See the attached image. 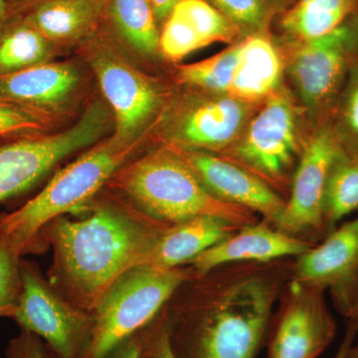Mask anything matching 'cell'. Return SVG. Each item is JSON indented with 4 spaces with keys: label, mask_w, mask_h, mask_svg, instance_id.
<instances>
[{
    "label": "cell",
    "mask_w": 358,
    "mask_h": 358,
    "mask_svg": "<svg viewBox=\"0 0 358 358\" xmlns=\"http://www.w3.org/2000/svg\"><path fill=\"white\" fill-rule=\"evenodd\" d=\"M45 0H7L6 20L20 15Z\"/></svg>",
    "instance_id": "obj_34"
},
{
    "label": "cell",
    "mask_w": 358,
    "mask_h": 358,
    "mask_svg": "<svg viewBox=\"0 0 358 358\" xmlns=\"http://www.w3.org/2000/svg\"><path fill=\"white\" fill-rule=\"evenodd\" d=\"M106 6L107 0H45L17 16L58 43L95 34L106 18Z\"/></svg>",
    "instance_id": "obj_21"
},
{
    "label": "cell",
    "mask_w": 358,
    "mask_h": 358,
    "mask_svg": "<svg viewBox=\"0 0 358 358\" xmlns=\"http://www.w3.org/2000/svg\"><path fill=\"white\" fill-rule=\"evenodd\" d=\"M195 275L190 266L160 270L148 265L122 275L92 313L94 334L86 358H106L124 339L147 327Z\"/></svg>",
    "instance_id": "obj_5"
},
{
    "label": "cell",
    "mask_w": 358,
    "mask_h": 358,
    "mask_svg": "<svg viewBox=\"0 0 358 358\" xmlns=\"http://www.w3.org/2000/svg\"><path fill=\"white\" fill-rule=\"evenodd\" d=\"M357 336V327L352 320H348V327L346 329L345 338L341 341V346H339L338 353H336L334 358H345L350 350V346L355 343V338Z\"/></svg>",
    "instance_id": "obj_36"
},
{
    "label": "cell",
    "mask_w": 358,
    "mask_h": 358,
    "mask_svg": "<svg viewBox=\"0 0 358 358\" xmlns=\"http://www.w3.org/2000/svg\"><path fill=\"white\" fill-rule=\"evenodd\" d=\"M114 199L94 202L81 218L54 219L40 237L39 248L53 250L48 282L71 305L90 313L122 275L147 265L169 226Z\"/></svg>",
    "instance_id": "obj_2"
},
{
    "label": "cell",
    "mask_w": 358,
    "mask_h": 358,
    "mask_svg": "<svg viewBox=\"0 0 358 358\" xmlns=\"http://www.w3.org/2000/svg\"><path fill=\"white\" fill-rule=\"evenodd\" d=\"M239 37L237 28L206 0H179L162 25L159 51L176 62L213 43L234 44Z\"/></svg>",
    "instance_id": "obj_17"
},
{
    "label": "cell",
    "mask_w": 358,
    "mask_h": 358,
    "mask_svg": "<svg viewBox=\"0 0 358 358\" xmlns=\"http://www.w3.org/2000/svg\"><path fill=\"white\" fill-rule=\"evenodd\" d=\"M21 258L0 243V317L13 319L17 308L22 289Z\"/></svg>",
    "instance_id": "obj_30"
},
{
    "label": "cell",
    "mask_w": 358,
    "mask_h": 358,
    "mask_svg": "<svg viewBox=\"0 0 358 358\" xmlns=\"http://www.w3.org/2000/svg\"><path fill=\"white\" fill-rule=\"evenodd\" d=\"M260 105L226 93L201 91L185 96L174 102L162 117V136L166 145L174 147L211 154L227 152Z\"/></svg>",
    "instance_id": "obj_9"
},
{
    "label": "cell",
    "mask_w": 358,
    "mask_h": 358,
    "mask_svg": "<svg viewBox=\"0 0 358 358\" xmlns=\"http://www.w3.org/2000/svg\"><path fill=\"white\" fill-rule=\"evenodd\" d=\"M281 56L266 33L240 41L239 57L231 82L229 95L261 103L279 91L282 81Z\"/></svg>",
    "instance_id": "obj_20"
},
{
    "label": "cell",
    "mask_w": 358,
    "mask_h": 358,
    "mask_svg": "<svg viewBox=\"0 0 358 358\" xmlns=\"http://www.w3.org/2000/svg\"><path fill=\"white\" fill-rule=\"evenodd\" d=\"M341 150L343 145L329 122L320 124L306 141L284 211L275 225L278 229L301 239L327 235L324 203L327 178Z\"/></svg>",
    "instance_id": "obj_11"
},
{
    "label": "cell",
    "mask_w": 358,
    "mask_h": 358,
    "mask_svg": "<svg viewBox=\"0 0 358 358\" xmlns=\"http://www.w3.org/2000/svg\"><path fill=\"white\" fill-rule=\"evenodd\" d=\"M96 53L91 65L112 108L115 136L124 141L138 140L136 134L159 109V92L152 81L109 50L99 49Z\"/></svg>",
    "instance_id": "obj_15"
},
{
    "label": "cell",
    "mask_w": 358,
    "mask_h": 358,
    "mask_svg": "<svg viewBox=\"0 0 358 358\" xmlns=\"http://www.w3.org/2000/svg\"><path fill=\"white\" fill-rule=\"evenodd\" d=\"M292 279L329 289L338 312L348 319L358 289V216L299 256Z\"/></svg>",
    "instance_id": "obj_12"
},
{
    "label": "cell",
    "mask_w": 358,
    "mask_h": 358,
    "mask_svg": "<svg viewBox=\"0 0 358 358\" xmlns=\"http://www.w3.org/2000/svg\"><path fill=\"white\" fill-rule=\"evenodd\" d=\"M106 187L136 210L166 225L197 216H216L240 227L255 223L254 212L211 194L169 145L129 160Z\"/></svg>",
    "instance_id": "obj_4"
},
{
    "label": "cell",
    "mask_w": 358,
    "mask_h": 358,
    "mask_svg": "<svg viewBox=\"0 0 358 358\" xmlns=\"http://www.w3.org/2000/svg\"><path fill=\"white\" fill-rule=\"evenodd\" d=\"M275 1H284V0H273V2H275Z\"/></svg>",
    "instance_id": "obj_40"
},
{
    "label": "cell",
    "mask_w": 358,
    "mask_h": 358,
    "mask_svg": "<svg viewBox=\"0 0 358 358\" xmlns=\"http://www.w3.org/2000/svg\"><path fill=\"white\" fill-rule=\"evenodd\" d=\"M145 327L124 339L106 358H143Z\"/></svg>",
    "instance_id": "obj_33"
},
{
    "label": "cell",
    "mask_w": 358,
    "mask_h": 358,
    "mask_svg": "<svg viewBox=\"0 0 358 358\" xmlns=\"http://www.w3.org/2000/svg\"><path fill=\"white\" fill-rule=\"evenodd\" d=\"M237 263L195 275L164 307L178 358H257L282 294L287 266Z\"/></svg>",
    "instance_id": "obj_1"
},
{
    "label": "cell",
    "mask_w": 358,
    "mask_h": 358,
    "mask_svg": "<svg viewBox=\"0 0 358 358\" xmlns=\"http://www.w3.org/2000/svg\"><path fill=\"white\" fill-rule=\"evenodd\" d=\"M228 157L275 192L291 183L289 173L301 152L296 110L287 94L275 92L261 103Z\"/></svg>",
    "instance_id": "obj_7"
},
{
    "label": "cell",
    "mask_w": 358,
    "mask_h": 358,
    "mask_svg": "<svg viewBox=\"0 0 358 358\" xmlns=\"http://www.w3.org/2000/svg\"><path fill=\"white\" fill-rule=\"evenodd\" d=\"M312 246L307 240L278 229L268 221H257L207 249L193 259L189 266L195 275H202L230 264H265L299 257Z\"/></svg>",
    "instance_id": "obj_16"
},
{
    "label": "cell",
    "mask_w": 358,
    "mask_h": 358,
    "mask_svg": "<svg viewBox=\"0 0 358 358\" xmlns=\"http://www.w3.org/2000/svg\"><path fill=\"white\" fill-rule=\"evenodd\" d=\"M350 320L355 322L358 334V289L357 296H355V303H353L352 313H350V317H348V320ZM345 358H358V341L355 345V343H352V345L350 346V350H348Z\"/></svg>",
    "instance_id": "obj_37"
},
{
    "label": "cell",
    "mask_w": 358,
    "mask_h": 358,
    "mask_svg": "<svg viewBox=\"0 0 358 358\" xmlns=\"http://www.w3.org/2000/svg\"><path fill=\"white\" fill-rule=\"evenodd\" d=\"M143 358H145V357H143Z\"/></svg>",
    "instance_id": "obj_41"
},
{
    "label": "cell",
    "mask_w": 358,
    "mask_h": 358,
    "mask_svg": "<svg viewBox=\"0 0 358 358\" xmlns=\"http://www.w3.org/2000/svg\"><path fill=\"white\" fill-rule=\"evenodd\" d=\"M145 358H178L171 346L164 308L147 327H145Z\"/></svg>",
    "instance_id": "obj_31"
},
{
    "label": "cell",
    "mask_w": 358,
    "mask_h": 358,
    "mask_svg": "<svg viewBox=\"0 0 358 358\" xmlns=\"http://www.w3.org/2000/svg\"><path fill=\"white\" fill-rule=\"evenodd\" d=\"M326 289L292 279L268 331V358H317L333 343L338 326Z\"/></svg>",
    "instance_id": "obj_10"
},
{
    "label": "cell",
    "mask_w": 358,
    "mask_h": 358,
    "mask_svg": "<svg viewBox=\"0 0 358 358\" xmlns=\"http://www.w3.org/2000/svg\"><path fill=\"white\" fill-rule=\"evenodd\" d=\"M296 47L288 73L301 105L315 120L331 115L358 60V13L329 34Z\"/></svg>",
    "instance_id": "obj_8"
},
{
    "label": "cell",
    "mask_w": 358,
    "mask_h": 358,
    "mask_svg": "<svg viewBox=\"0 0 358 358\" xmlns=\"http://www.w3.org/2000/svg\"><path fill=\"white\" fill-rule=\"evenodd\" d=\"M6 358H47L46 348L36 334L20 329V333L9 341Z\"/></svg>",
    "instance_id": "obj_32"
},
{
    "label": "cell",
    "mask_w": 358,
    "mask_h": 358,
    "mask_svg": "<svg viewBox=\"0 0 358 358\" xmlns=\"http://www.w3.org/2000/svg\"><path fill=\"white\" fill-rule=\"evenodd\" d=\"M237 28L241 37L266 33L273 0H206Z\"/></svg>",
    "instance_id": "obj_28"
},
{
    "label": "cell",
    "mask_w": 358,
    "mask_h": 358,
    "mask_svg": "<svg viewBox=\"0 0 358 358\" xmlns=\"http://www.w3.org/2000/svg\"><path fill=\"white\" fill-rule=\"evenodd\" d=\"M357 13L358 0H296L280 27L294 43H303L329 34Z\"/></svg>",
    "instance_id": "obj_22"
},
{
    "label": "cell",
    "mask_w": 358,
    "mask_h": 358,
    "mask_svg": "<svg viewBox=\"0 0 358 358\" xmlns=\"http://www.w3.org/2000/svg\"><path fill=\"white\" fill-rule=\"evenodd\" d=\"M46 355H47V358H54L53 357H52V355H50V353H49L48 352H47V350H46Z\"/></svg>",
    "instance_id": "obj_39"
},
{
    "label": "cell",
    "mask_w": 358,
    "mask_h": 358,
    "mask_svg": "<svg viewBox=\"0 0 358 358\" xmlns=\"http://www.w3.org/2000/svg\"><path fill=\"white\" fill-rule=\"evenodd\" d=\"M53 44L21 16L0 26V77L48 62Z\"/></svg>",
    "instance_id": "obj_23"
},
{
    "label": "cell",
    "mask_w": 358,
    "mask_h": 358,
    "mask_svg": "<svg viewBox=\"0 0 358 358\" xmlns=\"http://www.w3.org/2000/svg\"><path fill=\"white\" fill-rule=\"evenodd\" d=\"M106 17L138 53L154 56L159 51V22L150 0H107Z\"/></svg>",
    "instance_id": "obj_24"
},
{
    "label": "cell",
    "mask_w": 358,
    "mask_h": 358,
    "mask_svg": "<svg viewBox=\"0 0 358 358\" xmlns=\"http://www.w3.org/2000/svg\"><path fill=\"white\" fill-rule=\"evenodd\" d=\"M240 228L226 219L206 215L166 226L157 238L147 265L160 270L189 265L193 259Z\"/></svg>",
    "instance_id": "obj_18"
},
{
    "label": "cell",
    "mask_w": 358,
    "mask_h": 358,
    "mask_svg": "<svg viewBox=\"0 0 358 358\" xmlns=\"http://www.w3.org/2000/svg\"><path fill=\"white\" fill-rule=\"evenodd\" d=\"M166 145L185 160L211 194L224 202L263 216L264 220L275 227L284 211L286 200L268 183L226 157Z\"/></svg>",
    "instance_id": "obj_13"
},
{
    "label": "cell",
    "mask_w": 358,
    "mask_h": 358,
    "mask_svg": "<svg viewBox=\"0 0 358 358\" xmlns=\"http://www.w3.org/2000/svg\"><path fill=\"white\" fill-rule=\"evenodd\" d=\"M358 211V152L343 150L334 159L327 178L324 218L327 234L338 222Z\"/></svg>",
    "instance_id": "obj_25"
},
{
    "label": "cell",
    "mask_w": 358,
    "mask_h": 358,
    "mask_svg": "<svg viewBox=\"0 0 358 358\" xmlns=\"http://www.w3.org/2000/svg\"><path fill=\"white\" fill-rule=\"evenodd\" d=\"M140 138L124 141L112 136L60 169L43 189L10 213L0 214V243L22 257L39 249L40 237L54 219L86 214L113 176L131 160Z\"/></svg>",
    "instance_id": "obj_3"
},
{
    "label": "cell",
    "mask_w": 358,
    "mask_h": 358,
    "mask_svg": "<svg viewBox=\"0 0 358 358\" xmlns=\"http://www.w3.org/2000/svg\"><path fill=\"white\" fill-rule=\"evenodd\" d=\"M7 0H0V26L3 24L6 20Z\"/></svg>",
    "instance_id": "obj_38"
},
{
    "label": "cell",
    "mask_w": 358,
    "mask_h": 358,
    "mask_svg": "<svg viewBox=\"0 0 358 358\" xmlns=\"http://www.w3.org/2000/svg\"><path fill=\"white\" fill-rule=\"evenodd\" d=\"M239 52L240 42H237L211 57L180 66L178 72L179 83L200 91L228 94Z\"/></svg>",
    "instance_id": "obj_26"
},
{
    "label": "cell",
    "mask_w": 358,
    "mask_h": 358,
    "mask_svg": "<svg viewBox=\"0 0 358 358\" xmlns=\"http://www.w3.org/2000/svg\"><path fill=\"white\" fill-rule=\"evenodd\" d=\"M79 82L75 66L48 61L0 77V99L49 113L70 98Z\"/></svg>",
    "instance_id": "obj_19"
},
{
    "label": "cell",
    "mask_w": 358,
    "mask_h": 358,
    "mask_svg": "<svg viewBox=\"0 0 358 358\" xmlns=\"http://www.w3.org/2000/svg\"><path fill=\"white\" fill-rule=\"evenodd\" d=\"M150 1L154 8L157 22L164 25L179 0H150Z\"/></svg>",
    "instance_id": "obj_35"
},
{
    "label": "cell",
    "mask_w": 358,
    "mask_h": 358,
    "mask_svg": "<svg viewBox=\"0 0 358 358\" xmlns=\"http://www.w3.org/2000/svg\"><path fill=\"white\" fill-rule=\"evenodd\" d=\"M49 124V113L0 99V140L44 134Z\"/></svg>",
    "instance_id": "obj_29"
},
{
    "label": "cell",
    "mask_w": 358,
    "mask_h": 358,
    "mask_svg": "<svg viewBox=\"0 0 358 358\" xmlns=\"http://www.w3.org/2000/svg\"><path fill=\"white\" fill-rule=\"evenodd\" d=\"M333 128L345 150L358 152V60L350 68L333 112Z\"/></svg>",
    "instance_id": "obj_27"
},
{
    "label": "cell",
    "mask_w": 358,
    "mask_h": 358,
    "mask_svg": "<svg viewBox=\"0 0 358 358\" xmlns=\"http://www.w3.org/2000/svg\"><path fill=\"white\" fill-rule=\"evenodd\" d=\"M22 289L13 320L36 334L54 358H86L94 334V317L66 301L37 266L20 261Z\"/></svg>",
    "instance_id": "obj_6"
},
{
    "label": "cell",
    "mask_w": 358,
    "mask_h": 358,
    "mask_svg": "<svg viewBox=\"0 0 358 358\" xmlns=\"http://www.w3.org/2000/svg\"><path fill=\"white\" fill-rule=\"evenodd\" d=\"M75 129L0 140V203L35 187L66 157L81 150Z\"/></svg>",
    "instance_id": "obj_14"
}]
</instances>
